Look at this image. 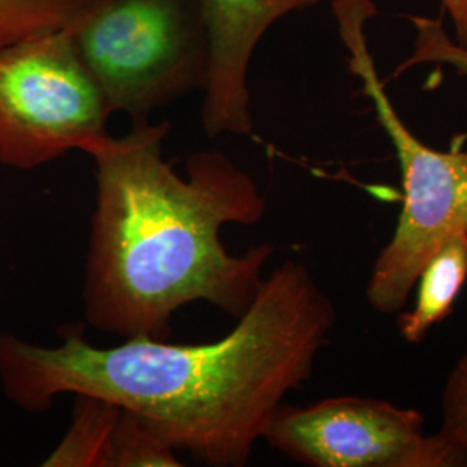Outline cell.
Instances as JSON below:
<instances>
[{
    "mask_svg": "<svg viewBox=\"0 0 467 467\" xmlns=\"http://www.w3.org/2000/svg\"><path fill=\"white\" fill-rule=\"evenodd\" d=\"M334 324L331 298L308 268L287 260L212 343L139 336L100 348L77 327L61 345L42 347L0 333V388L26 412H44L61 395H94L202 466L243 467L285 395L310 379Z\"/></svg>",
    "mask_w": 467,
    "mask_h": 467,
    "instance_id": "6da1fadb",
    "label": "cell"
},
{
    "mask_svg": "<svg viewBox=\"0 0 467 467\" xmlns=\"http://www.w3.org/2000/svg\"><path fill=\"white\" fill-rule=\"evenodd\" d=\"M170 123L135 121L88 154L98 196L85 262L84 314L90 327L168 339L171 317L196 301L239 318L264 284L274 246L233 254L225 225H254L267 210L260 185L222 150L187 158L179 175L163 158Z\"/></svg>",
    "mask_w": 467,
    "mask_h": 467,
    "instance_id": "7a4b0ae2",
    "label": "cell"
},
{
    "mask_svg": "<svg viewBox=\"0 0 467 467\" xmlns=\"http://www.w3.org/2000/svg\"><path fill=\"white\" fill-rule=\"evenodd\" d=\"M333 13L348 69L360 80L400 167V215L374 260L366 289L374 312L393 316L407 306L424 264L445 243L467 233V150H434L395 109L368 47L366 26L378 15L374 0H333Z\"/></svg>",
    "mask_w": 467,
    "mask_h": 467,
    "instance_id": "3957f363",
    "label": "cell"
},
{
    "mask_svg": "<svg viewBox=\"0 0 467 467\" xmlns=\"http://www.w3.org/2000/svg\"><path fill=\"white\" fill-rule=\"evenodd\" d=\"M67 28L111 115L144 121L208 84L204 0H90Z\"/></svg>",
    "mask_w": 467,
    "mask_h": 467,
    "instance_id": "277c9868",
    "label": "cell"
},
{
    "mask_svg": "<svg viewBox=\"0 0 467 467\" xmlns=\"http://www.w3.org/2000/svg\"><path fill=\"white\" fill-rule=\"evenodd\" d=\"M111 111L75 49L69 28L0 49V163L35 170L90 152Z\"/></svg>",
    "mask_w": 467,
    "mask_h": 467,
    "instance_id": "5b68a950",
    "label": "cell"
},
{
    "mask_svg": "<svg viewBox=\"0 0 467 467\" xmlns=\"http://www.w3.org/2000/svg\"><path fill=\"white\" fill-rule=\"evenodd\" d=\"M264 440L303 466H466L443 434L424 430L419 410L366 397L283 403Z\"/></svg>",
    "mask_w": 467,
    "mask_h": 467,
    "instance_id": "8992f818",
    "label": "cell"
},
{
    "mask_svg": "<svg viewBox=\"0 0 467 467\" xmlns=\"http://www.w3.org/2000/svg\"><path fill=\"white\" fill-rule=\"evenodd\" d=\"M324 0H204L212 38V67L202 94L201 123L208 137L253 130L248 87L253 54L283 17Z\"/></svg>",
    "mask_w": 467,
    "mask_h": 467,
    "instance_id": "52a82bcc",
    "label": "cell"
},
{
    "mask_svg": "<svg viewBox=\"0 0 467 467\" xmlns=\"http://www.w3.org/2000/svg\"><path fill=\"white\" fill-rule=\"evenodd\" d=\"M467 283V233L445 243L424 264L416 281V298L399 312V331L407 343H420L434 326L451 317Z\"/></svg>",
    "mask_w": 467,
    "mask_h": 467,
    "instance_id": "ba28073f",
    "label": "cell"
},
{
    "mask_svg": "<svg viewBox=\"0 0 467 467\" xmlns=\"http://www.w3.org/2000/svg\"><path fill=\"white\" fill-rule=\"evenodd\" d=\"M67 434L42 462L46 467H111L113 434L121 407L77 393Z\"/></svg>",
    "mask_w": 467,
    "mask_h": 467,
    "instance_id": "9c48e42d",
    "label": "cell"
},
{
    "mask_svg": "<svg viewBox=\"0 0 467 467\" xmlns=\"http://www.w3.org/2000/svg\"><path fill=\"white\" fill-rule=\"evenodd\" d=\"M90 0H0V49L67 30Z\"/></svg>",
    "mask_w": 467,
    "mask_h": 467,
    "instance_id": "30bf717a",
    "label": "cell"
},
{
    "mask_svg": "<svg viewBox=\"0 0 467 467\" xmlns=\"http://www.w3.org/2000/svg\"><path fill=\"white\" fill-rule=\"evenodd\" d=\"M177 451L134 412L121 409L118 419L111 467H179Z\"/></svg>",
    "mask_w": 467,
    "mask_h": 467,
    "instance_id": "8fae6325",
    "label": "cell"
},
{
    "mask_svg": "<svg viewBox=\"0 0 467 467\" xmlns=\"http://www.w3.org/2000/svg\"><path fill=\"white\" fill-rule=\"evenodd\" d=\"M407 19L416 28L414 47L412 54L397 67L393 78L422 65L449 67L457 75L467 77V47L457 40H451L443 26V17L407 16Z\"/></svg>",
    "mask_w": 467,
    "mask_h": 467,
    "instance_id": "7c38bea8",
    "label": "cell"
},
{
    "mask_svg": "<svg viewBox=\"0 0 467 467\" xmlns=\"http://www.w3.org/2000/svg\"><path fill=\"white\" fill-rule=\"evenodd\" d=\"M441 428L467 466V350L451 368L441 397Z\"/></svg>",
    "mask_w": 467,
    "mask_h": 467,
    "instance_id": "4fadbf2b",
    "label": "cell"
},
{
    "mask_svg": "<svg viewBox=\"0 0 467 467\" xmlns=\"http://www.w3.org/2000/svg\"><path fill=\"white\" fill-rule=\"evenodd\" d=\"M445 13H449L453 28L455 40L467 47V0H440Z\"/></svg>",
    "mask_w": 467,
    "mask_h": 467,
    "instance_id": "5bb4252c",
    "label": "cell"
}]
</instances>
